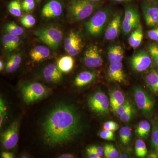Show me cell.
<instances>
[{"instance_id":"cell-1","label":"cell","mask_w":158,"mask_h":158,"mask_svg":"<svg viewBox=\"0 0 158 158\" xmlns=\"http://www.w3.org/2000/svg\"><path fill=\"white\" fill-rule=\"evenodd\" d=\"M44 138L48 145H59L69 142L82 129L81 117L75 108L61 104L54 108L42 124Z\"/></svg>"},{"instance_id":"cell-2","label":"cell","mask_w":158,"mask_h":158,"mask_svg":"<svg viewBox=\"0 0 158 158\" xmlns=\"http://www.w3.org/2000/svg\"><path fill=\"white\" fill-rule=\"evenodd\" d=\"M98 6V3L89 0H72L69 6V14L75 20H82L89 17Z\"/></svg>"},{"instance_id":"cell-3","label":"cell","mask_w":158,"mask_h":158,"mask_svg":"<svg viewBox=\"0 0 158 158\" xmlns=\"http://www.w3.org/2000/svg\"><path fill=\"white\" fill-rule=\"evenodd\" d=\"M34 34L40 41L54 51L58 48L63 38L62 31L55 27L40 29L35 31Z\"/></svg>"},{"instance_id":"cell-4","label":"cell","mask_w":158,"mask_h":158,"mask_svg":"<svg viewBox=\"0 0 158 158\" xmlns=\"http://www.w3.org/2000/svg\"><path fill=\"white\" fill-rule=\"evenodd\" d=\"M23 99L26 103L37 101L46 96L48 89L38 82H33L24 85L21 88Z\"/></svg>"},{"instance_id":"cell-5","label":"cell","mask_w":158,"mask_h":158,"mask_svg":"<svg viewBox=\"0 0 158 158\" xmlns=\"http://www.w3.org/2000/svg\"><path fill=\"white\" fill-rule=\"evenodd\" d=\"M109 17L108 10L103 9L98 11L85 24L87 32L92 36H98L102 33Z\"/></svg>"},{"instance_id":"cell-6","label":"cell","mask_w":158,"mask_h":158,"mask_svg":"<svg viewBox=\"0 0 158 158\" xmlns=\"http://www.w3.org/2000/svg\"><path fill=\"white\" fill-rule=\"evenodd\" d=\"M88 104L89 107L94 112L104 114L109 111L110 99L103 92L98 91L89 97Z\"/></svg>"},{"instance_id":"cell-7","label":"cell","mask_w":158,"mask_h":158,"mask_svg":"<svg viewBox=\"0 0 158 158\" xmlns=\"http://www.w3.org/2000/svg\"><path fill=\"white\" fill-rule=\"evenodd\" d=\"M134 98L136 105L139 110L143 113H149L154 106V102L146 91L140 88L134 90Z\"/></svg>"},{"instance_id":"cell-8","label":"cell","mask_w":158,"mask_h":158,"mask_svg":"<svg viewBox=\"0 0 158 158\" xmlns=\"http://www.w3.org/2000/svg\"><path fill=\"white\" fill-rule=\"evenodd\" d=\"M19 123L14 122L2 135V144L4 148L11 149L16 146L19 140Z\"/></svg>"},{"instance_id":"cell-9","label":"cell","mask_w":158,"mask_h":158,"mask_svg":"<svg viewBox=\"0 0 158 158\" xmlns=\"http://www.w3.org/2000/svg\"><path fill=\"white\" fill-rule=\"evenodd\" d=\"M84 63L89 68H97L102 66L103 59L97 46H90L84 54Z\"/></svg>"},{"instance_id":"cell-10","label":"cell","mask_w":158,"mask_h":158,"mask_svg":"<svg viewBox=\"0 0 158 158\" xmlns=\"http://www.w3.org/2000/svg\"><path fill=\"white\" fill-rule=\"evenodd\" d=\"M151 62L152 59L149 55L144 51L138 52L131 60V65L133 69L140 72L147 69Z\"/></svg>"},{"instance_id":"cell-11","label":"cell","mask_w":158,"mask_h":158,"mask_svg":"<svg viewBox=\"0 0 158 158\" xmlns=\"http://www.w3.org/2000/svg\"><path fill=\"white\" fill-rule=\"evenodd\" d=\"M62 12L61 3L57 0H51L43 8L41 14L43 16L47 18L59 17Z\"/></svg>"},{"instance_id":"cell-12","label":"cell","mask_w":158,"mask_h":158,"mask_svg":"<svg viewBox=\"0 0 158 158\" xmlns=\"http://www.w3.org/2000/svg\"><path fill=\"white\" fill-rule=\"evenodd\" d=\"M142 9L145 23L148 27H152L158 23V8L149 3H143Z\"/></svg>"},{"instance_id":"cell-13","label":"cell","mask_w":158,"mask_h":158,"mask_svg":"<svg viewBox=\"0 0 158 158\" xmlns=\"http://www.w3.org/2000/svg\"><path fill=\"white\" fill-rule=\"evenodd\" d=\"M62 73L57 65L54 64L47 65L43 71L44 78L49 83H56L61 81L62 78Z\"/></svg>"},{"instance_id":"cell-14","label":"cell","mask_w":158,"mask_h":158,"mask_svg":"<svg viewBox=\"0 0 158 158\" xmlns=\"http://www.w3.org/2000/svg\"><path fill=\"white\" fill-rule=\"evenodd\" d=\"M121 26V16L115 15L108 25L106 32L105 38L108 40H113L118 36Z\"/></svg>"},{"instance_id":"cell-15","label":"cell","mask_w":158,"mask_h":158,"mask_svg":"<svg viewBox=\"0 0 158 158\" xmlns=\"http://www.w3.org/2000/svg\"><path fill=\"white\" fill-rule=\"evenodd\" d=\"M108 74L110 79L113 81L118 82L124 81L125 75L122 63L116 62L110 63Z\"/></svg>"},{"instance_id":"cell-16","label":"cell","mask_w":158,"mask_h":158,"mask_svg":"<svg viewBox=\"0 0 158 158\" xmlns=\"http://www.w3.org/2000/svg\"><path fill=\"white\" fill-rule=\"evenodd\" d=\"M29 55L34 62H40L49 56L50 50L45 46H37L31 50Z\"/></svg>"},{"instance_id":"cell-17","label":"cell","mask_w":158,"mask_h":158,"mask_svg":"<svg viewBox=\"0 0 158 158\" xmlns=\"http://www.w3.org/2000/svg\"><path fill=\"white\" fill-rule=\"evenodd\" d=\"M129 24H135L137 26L140 24V18L138 11L132 7H127L126 9L122 27Z\"/></svg>"},{"instance_id":"cell-18","label":"cell","mask_w":158,"mask_h":158,"mask_svg":"<svg viewBox=\"0 0 158 158\" xmlns=\"http://www.w3.org/2000/svg\"><path fill=\"white\" fill-rule=\"evenodd\" d=\"M73 56H65L61 57L57 62V66L62 73H68L73 69L74 60Z\"/></svg>"},{"instance_id":"cell-19","label":"cell","mask_w":158,"mask_h":158,"mask_svg":"<svg viewBox=\"0 0 158 158\" xmlns=\"http://www.w3.org/2000/svg\"><path fill=\"white\" fill-rule=\"evenodd\" d=\"M95 78V74L90 71H84L77 76L74 84L77 87H83L91 83Z\"/></svg>"},{"instance_id":"cell-20","label":"cell","mask_w":158,"mask_h":158,"mask_svg":"<svg viewBox=\"0 0 158 158\" xmlns=\"http://www.w3.org/2000/svg\"><path fill=\"white\" fill-rule=\"evenodd\" d=\"M20 38L19 36H14L7 34L2 37V45L6 50L11 52L18 47L20 43Z\"/></svg>"},{"instance_id":"cell-21","label":"cell","mask_w":158,"mask_h":158,"mask_svg":"<svg viewBox=\"0 0 158 158\" xmlns=\"http://www.w3.org/2000/svg\"><path fill=\"white\" fill-rule=\"evenodd\" d=\"M110 105L113 112L125 102L123 93L119 90H114L110 93Z\"/></svg>"},{"instance_id":"cell-22","label":"cell","mask_w":158,"mask_h":158,"mask_svg":"<svg viewBox=\"0 0 158 158\" xmlns=\"http://www.w3.org/2000/svg\"><path fill=\"white\" fill-rule=\"evenodd\" d=\"M143 38V29L141 25L139 24L136 30L130 35L129 38V44L133 48H137L141 44Z\"/></svg>"},{"instance_id":"cell-23","label":"cell","mask_w":158,"mask_h":158,"mask_svg":"<svg viewBox=\"0 0 158 158\" xmlns=\"http://www.w3.org/2000/svg\"><path fill=\"white\" fill-rule=\"evenodd\" d=\"M145 81L151 90L158 93V73L155 70H152L146 75Z\"/></svg>"},{"instance_id":"cell-24","label":"cell","mask_w":158,"mask_h":158,"mask_svg":"<svg viewBox=\"0 0 158 158\" xmlns=\"http://www.w3.org/2000/svg\"><path fill=\"white\" fill-rule=\"evenodd\" d=\"M21 60V56L20 54H15L11 56L6 63V71L8 73L15 71L19 67Z\"/></svg>"},{"instance_id":"cell-25","label":"cell","mask_w":158,"mask_h":158,"mask_svg":"<svg viewBox=\"0 0 158 158\" xmlns=\"http://www.w3.org/2000/svg\"><path fill=\"white\" fill-rule=\"evenodd\" d=\"M5 31L7 34L14 36H19L23 34L24 30L14 22L8 23L5 27Z\"/></svg>"},{"instance_id":"cell-26","label":"cell","mask_w":158,"mask_h":158,"mask_svg":"<svg viewBox=\"0 0 158 158\" xmlns=\"http://www.w3.org/2000/svg\"><path fill=\"white\" fill-rule=\"evenodd\" d=\"M8 10L10 14L16 17H19L22 15L21 4L19 0H13L9 3Z\"/></svg>"},{"instance_id":"cell-27","label":"cell","mask_w":158,"mask_h":158,"mask_svg":"<svg viewBox=\"0 0 158 158\" xmlns=\"http://www.w3.org/2000/svg\"><path fill=\"white\" fill-rule=\"evenodd\" d=\"M136 156L139 158H144L147 156L148 150L146 144L143 140L138 139L135 145Z\"/></svg>"},{"instance_id":"cell-28","label":"cell","mask_w":158,"mask_h":158,"mask_svg":"<svg viewBox=\"0 0 158 158\" xmlns=\"http://www.w3.org/2000/svg\"><path fill=\"white\" fill-rule=\"evenodd\" d=\"M151 129V125L147 120H142L137 127L136 132L140 137H145L148 135Z\"/></svg>"},{"instance_id":"cell-29","label":"cell","mask_w":158,"mask_h":158,"mask_svg":"<svg viewBox=\"0 0 158 158\" xmlns=\"http://www.w3.org/2000/svg\"><path fill=\"white\" fill-rule=\"evenodd\" d=\"M81 39L78 34L76 32H71L66 38L64 44V48L66 52H68L77 41Z\"/></svg>"},{"instance_id":"cell-30","label":"cell","mask_w":158,"mask_h":158,"mask_svg":"<svg viewBox=\"0 0 158 158\" xmlns=\"http://www.w3.org/2000/svg\"><path fill=\"white\" fill-rule=\"evenodd\" d=\"M119 134L122 143L124 144L129 143L132 135V130L131 127L127 126L122 127L119 130Z\"/></svg>"},{"instance_id":"cell-31","label":"cell","mask_w":158,"mask_h":158,"mask_svg":"<svg viewBox=\"0 0 158 158\" xmlns=\"http://www.w3.org/2000/svg\"><path fill=\"white\" fill-rule=\"evenodd\" d=\"M151 140L153 148L158 154V124L157 123L153 124Z\"/></svg>"},{"instance_id":"cell-32","label":"cell","mask_w":158,"mask_h":158,"mask_svg":"<svg viewBox=\"0 0 158 158\" xmlns=\"http://www.w3.org/2000/svg\"><path fill=\"white\" fill-rule=\"evenodd\" d=\"M20 21L23 27L27 28H30L35 25L36 19L32 15L28 14L21 18Z\"/></svg>"},{"instance_id":"cell-33","label":"cell","mask_w":158,"mask_h":158,"mask_svg":"<svg viewBox=\"0 0 158 158\" xmlns=\"http://www.w3.org/2000/svg\"><path fill=\"white\" fill-rule=\"evenodd\" d=\"M148 50L155 62L158 65V44H153L150 45L148 48Z\"/></svg>"},{"instance_id":"cell-34","label":"cell","mask_w":158,"mask_h":158,"mask_svg":"<svg viewBox=\"0 0 158 158\" xmlns=\"http://www.w3.org/2000/svg\"><path fill=\"white\" fill-rule=\"evenodd\" d=\"M81 48V40L80 39L67 52L69 55L74 56L79 53Z\"/></svg>"},{"instance_id":"cell-35","label":"cell","mask_w":158,"mask_h":158,"mask_svg":"<svg viewBox=\"0 0 158 158\" xmlns=\"http://www.w3.org/2000/svg\"><path fill=\"white\" fill-rule=\"evenodd\" d=\"M22 7L24 11L28 12L32 11L35 7L34 0H24L22 4Z\"/></svg>"},{"instance_id":"cell-36","label":"cell","mask_w":158,"mask_h":158,"mask_svg":"<svg viewBox=\"0 0 158 158\" xmlns=\"http://www.w3.org/2000/svg\"><path fill=\"white\" fill-rule=\"evenodd\" d=\"M117 45L113 46L109 48L108 51V59L110 63L116 62Z\"/></svg>"},{"instance_id":"cell-37","label":"cell","mask_w":158,"mask_h":158,"mask_svg":"<svg viewBox=\"0 0 158 158\" xmlns=\"http://www.w3.org/2000/svg\"><path fill=\"white\" fill-rule=\"evenodd\" d=\"M133 113V108L132 106H131L124 113L119 116L120 120L123 122H127L129 121L132 116Z\"/></svg>"},{"instance_id":"cell-38","label":"cell","mask_w":158,"mask_h":158,"mask_svg":"<svg viewBox=\"0 0 158 158\" xmlns=\"http://www.w3.org/2000/svg\"><path fill=\"white\" fill-rule=\"evenodd\" d=\"M119 128L118 125L116 123L113 121H109L105 123L103 126L104 130L115 131H117Z\"/></svg>"},{"instance_id":"cell-39","label":"cell","mask_w":158,"mask_h":158,"mask_svg":"<svg viewBox=\"0 0 158 158\" xmlns=\"http://www.w3.org/2000/svg\"><path fill=\"white\" fill-rule=\"evenodd\" d=\"M99 136L102 139L108 141H112L114 140V134L113 131L104 130L102 131L99 134Z\"/></svg>"},{"instance_id":"cell-40","label":"cell","mask_w":158,"mask_h":158,"mask_svg":"<svg viewBox=\"0 0 158 158\" xmlns=\"http://www.w3.org/2000/svg\"><path fill=\"white\" fill-rule=\"evenodd\" d=\"M131 105L130 103L129 102L125 101V102L121 105V106H119L117 110H116V114L118 116H121L123 113H124L126 111L128 110L130 106H131Z\"/></svg>"},{"instance_id":"cell-41","label":"cell","mask_w":158,"mask_h":158,"mask_svg":"<svg viewBox=\"0 0 158 158\" xmlns=\"http://www.w3.org/2000/svg\"><path fill=\"white\" fill-rule=\"evenodd\" d=\"M148 36L150 39L158 42V27L148 31Z\"/></svg>"},{"instance_id":"cell-42","label":"cell","mask_w":158,"mask_h":158,"mask_svg":"<svg viewBox=\"0 0 158 158\" xmlns=\"http://www.w3.org/2000/svg\"><path fill=\"white\" fill-rule=\"evenodd\" d=\"M124 51L120 46L117 45L116 51V62H121L123 58Z\"/></svg>"},{"instance_id":"cell-43","label":"cell","mask_w":158,"mask_h":158,"mask_svg":"<svg viewBox=\"0 0 158 158\" xmlns=\"http://www.w3.org/2000/svg\"><path fill=\"white\" fill-rule=\"evenodd\" d=\"M105 148L109 150L112 153V154L114 156L115 158H118V152L116 148L112 144H105Z\"/></svg>"},{"instance_id":"cell-44","label":"cell","mask_w":158,"mask_h":158,"mask_svg":"<svg viewBox=\"0 0 158 158\" xmlns=\"http://www.w3.org/2000/svg\"><path fill=\"white\" fill-rule=\"evenodd\" d=\"M90 147L95 151L101 158L103 155L104 148L101 146H97V145H93V146H90Z\"/></svg>"},{"instance_id":"cell-45","label":"cell","mask_w":158,"mask_h":158,"mask_svg":"<svg viewBox=\"0 0 158 158\" xmlns=\"http://www.w3.org/2000/svg\"><path fill=\"white\" fill-rule=\"evenodd\" d=\"M87 156L90 158H100V157L95 151L91 149L90 147L87 149Z\"/></svg>"},{"instance_id":"cell-46","label":"cell","mask_w":158,"mask_h":158,"mask_svg":"<svg viewBox=\"0 0 158 158\" xmlns=\"http://www.w3.org/2000/svg\"><path fill=\"white\" fill-rule=\"evenodd\" d=\"M0 114H2L5 116L6 115V106L3 99L2 98L0 99Z\"/></svg>"},{"instance_id":"cell-47","label":"cell","mask_w":158,"mask_h":158,"mask_svg":"<svg viewBox=\"0 0 158 158\" xmlns=\"http://www.w3.org/2000/svg\"><path fill=\"white\" fill-rule=\"evenodd\" d=\"M1 157L2 158H14L15 156L12 153L4 152H2Z\"/></svg>"},{"instance_id":"cell-48","label":"cell","mask_w":158,"mask_h":158,"mask_svg":"<svg viewBox=\"0 0 158 158\" xmlns=\"http://www.w3.org/2000/svg\"><path fill=\"white\" fill-rule=\"evenodd\" d=\"M104 155L107 158H115L112 153L105 147H104Z\"/></svg>"},{"instance_id":"cell-49","label":"cell","mask_w":158,"mask_h":158,"mask_svg":"<svg viewBox=\"0 0 158 158\" xmlns=\"http://www.w3.org/2000/svg\"><path fill=\"white\" fill-rule=\"evenodd\" d=\"M60 158H73L74 156L73 155L70 154H65L62 155L59 157Z\"/></svg>"},{"instance_id":"cell-50","label":"cell","mask_w":158,"mask_h":158,"mask_svg":"<svg viewBox=\"0 0 158 158\" xmlns=\"http://www.w3.org/2000/svg\"><path fill=\"white\" fill-rule=\"evenodd\" d=\"M5 117V116L2 114H0V126H1V127H2V126Z\"/></svg>"},{"instance_id":"cell-51","label":"cell","mask_w":158,"mask_h":158,"mask_svg":"<svg viewBox=\"0 0 158 158\" xmlns=\"http://www.w3.org/2000/svg\"><path fill=\"white\" fill-rule=\"evenodd\" d=\"M148 156L149 157L152 158H158V154L156 152H152Z\"/></svg>"},{"instance_id":"cell-52","label":"cell","mask_w":158,"mask_h":158,"mask_svg":"<svg viewBox=\"0 0 158 158\" xmlns=\"http://www.w3.org/2000/svg\"><path fill=\"white\" fill-rule=\"evenodd\" d=\"M4 67V63H3V61H2V60H1V61H0V70H1V71L3 70Z\"/></svg>"},{"instance_id":"cell-53","label":"cell","mask_w":158,"mask_h":158,"mask_svg":"<svg viewBox=\"0 0 158 158\" xmlns=\"http://www.w3.org/2000/svg\"><path fill=\"white\" fill-rule=\"evenodd\" d=\"M114 1L117 2H129V1H131V0H114Z\"/></svg>"},{"instance_id":"cell-54","label":"cell","mask_w":158,"mask_h":158,"mask_svg":"<svg viewBox=\"0 0 158 158\" xmlns=\"http://www.w3.org/2000/svg\"><path fill=\"white\" fill-rule=\"evenodd\" d=\"M89 1H91V2H99V1H101V0H89Z\"/></svg>"},{"instance_id":"cell-55","label":"cell","mask_w":158,"mask_h":158,"mask_svg":"<svg viewBox=\"0 0 158 158\" xmlns=\"http://www.w3.org/2000/svg\"><path fill=\"white\" fill-rule=\"evenodd\" d=\"M27 157H28L26 156H22V158H27Z\"/></svg>"},{"instance_id":"cell-56","label":"cell","mask_w":158,"mask_h":158,"mask_svg":"<svg viewBox=\"0 0 158 158\" xmlns=\"http://www.w3.org/2000/svg\"><path fill=\"white\" fill-rule=\"evenodd\" d=\"M37 1H39V0H37Z\"/></svg>"}]
</instances>
